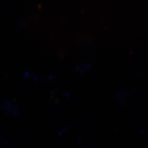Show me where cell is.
<instances>
[{"mask_svg": "<svg viewBox=\"0 0 148 148\" xmlns=\"http://www.w3.org/2000/svg\"><path fill=\"white\" fill-rule=\"evenodd\" d=\"M0 109L2 112L9 116L17 117L20 114V110L18 106L14 104L12 101L9 98L3 99L0 105Z\"/></svg>", "mask_w": 148, "mask_h": 148, "instance_id": "cell-1", "label": "cell"}, {"mask_svg": "<svg viewBox=\"0 0 148 148\" xmlns=\"http://www.w3.org/2000/svg\"><path fill=\"white\" fill-rule=\"evenodd\" d=\"M10 145V141L7 139L0 136V148H4Z\"/></svg>", "mask_w": 148, "mask_h": 148, "instance_id": "cell-2", "label": "cell"}]
</instances>
